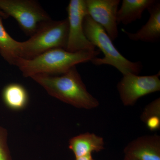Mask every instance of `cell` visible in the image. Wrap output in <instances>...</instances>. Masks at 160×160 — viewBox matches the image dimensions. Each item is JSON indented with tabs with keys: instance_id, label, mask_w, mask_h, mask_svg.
<instances>
[{
	"instance_id": "cell-1",
	"label": "cell",
	"mask_w": 160,
	"mask_h": 160,
	"mask_svg": "<svg viewBox=\"0 0 160 160\" xmlns=\"http://www.w3.org/2000/svg\"><path fill=\"white\" fill-rule=\"evenodd\" d=\"M100 54L99 49L71 52L62 48L50 49L33 58H19L17 66L25 77L37 74L60 75L80 63L91 61Z\"/></svg>"
},
{
	"instance_id": "cell-2",
	"label": "cell",
	"mask_w": 160,
	"mask_h": 160,
	"mask_svg": "<svg viewBox=\"0 0 160 160\" xmlns=\"http://www.w3.org/2000/svg\"><path fill=\"white\" fill-rule=\"evenodd\" d=\"M31 78L50 95L76 108L91 109L99 105L87 90L76 66L60 75L37 74Z\"/></svg>"
},
{
	"instance_id": "cell-3",
	"label": "cell",
	"mask_w": 160,
	"mask_h": 160,
	"mask_svg": "<svg viewBox=\"0 0 160 160\" xmlns=\"http://www.w3.org/2000/svg\"><path fill=\"white\" fill-rule=\"evenodd\" d=\"M83 28L86 38L104 54V57H96L90 61L93 65L113 66L123 75H138L142 71L143 66L141 62H132L124 57L115 47L112 40L102 27L88 14L84 18Z\"/></svg>"
},
{
	"instance_id": "cell-4",
	"label": "cell",
	"mask_w": 160,
	"mask_h": 160,
	"mask_svg": "<svg viewBox=\"0 0 160 160\" xmlns=\"http://www.w3.org/2000/svg\"><path fill=\"white\" fill-rule=\"evenodd\" d=\"M68 31L67 18L44 23L29 40L22 42L20 58L30 59L50 49H66Z\"/></svg>"
},
{
	"instance_id": "cell-5",
	"label": "cell",
	"mask_w": 160,
	"mask_h": 160,
	"mask_svg": "<svg viewBox=\"0 0 160 160\" xmlns=\"http://www.w3.org/2000/svg\"><path fill=\"white\" fill-rule=\"evenodd\" d=\"M0 9L9 17L14 18L26 34L30 37L44 23L51 20L33 0H0Z\"/></svg>"
},
{
	"instance_id": "cell-6",
	"label": "cell",
	"mask_w": 160,
	"mask_h": 160,
	"mask_svg": "<svg viewBox=\"0 0 160 160\" xmlns=\"http://www.w3.org/2000/svg\"><path fill=\"white\" fill-rule=\"evenodd\" d=\"M160 72L150 76L127 73L117 85L120 99L124 106H133L140 98L160 90Z\"/></svg>"
},
{
	"instance_id": "cell-7",
	"label": "cell",
	"mask_w": 160,
	"mask_h": 160,
	"mask_svg": "<svg viewBox=\"0 0 160 160\" xmlns=\"http://www.w3.org/2000/svg\"><path fill=\"white\" fill-rule=\"evenodd\" d=\"M67 11L69 31L66 50L71 52L95 50V46L86 38L83 28L84 18L88 14L85 0H71Z\"/></svg>"
},
{
	"instance_id": "cell-8",
	"label": "cell",
	"mask_w": 160,
	"mask_h": 160,
	"mask_svg": "<svg viewBox=\"0 0 160 160\" xmlns=\"http://www.w3.org/2000/svg\"><path fill=\"white\" fill-rule=\"evenodd\" d=\"M88 14L112 41L118 36L117 15L120 0H86Z\"/></svg>"
},
{
	"instance_id": "cell-9",
	"label": "cell",
	"mask_w": 160,
	"mask_h": 160,
	"mask_svg": "<svg viewBox=\"0 0 160 160\" xmlns=\"http://www.w3.org/2000/svg\"><path fill=\"white\" fill-rule=\"evenodd\" d=\"M124 151L126 156L135 160H160V137L155 134L137 138Z\"/></svg>"
},
{
	"instance_id": "cell-10",
	"label": "cell",
	"mask_w": 160,
	"mask_h": 160,
	"mask_svg": "<svg viewBox=\"0 0 160 160\" xmlns=\"http://www.w3.org/2000/svg\"><path fill=\"white\" fill-rule=\"evenodd\" d=\"M150 17L148 22L134 33L129 32L124 29L122 31L127 35L129 39L154 43L160 39V2L156 1L147 9Z\"/></svg>"
},
{
	"instance_id": "cell-11",
	"label": "cell",
	"mask_w": 160,
	"mask_h": 160,
	"mask_svg": "<svg viewBox=\"0 0 160 160\" xmlns=\"http://www.w3.org/2000/svg\"><path fill=\"white\" fill-rule=\"evenodd\" d=\"M102 138L94 133H82L73 137L69 141V149L76 158L82 157L93 152H99L105 149Z\"/></svg>"
},
{
	"instance_id": "cell-12",
	"label": "cell",
	"mask_w": 160,
	"mask_h": 160,
	"mask_svg": "<svg viewBox=\"0 0 160 160\" xmlns=\"http://www.w3.org/2000/svg\"><path fill=\"white\" fill-rule=\"evenodd\" d=\"M155 0H123L118 9L117 20L118 25L131 24L142 17L143 12L156 2Z\"/></svg>"
},
{
	"instance_id": "cell-13",
	"label": "cell",
	"mask_w": 160,
	"mask_h": 160,
	"mask_svg": "<svg viewBox=\"0 0 160 160\" xmlns=\"http://www.w3.org/2000/svg\"><path fill=\"white\" fill-rule=\"evenodd\" d=\"M2 98L6 107L13 111H20L28 105L29 96L26 88L18 83H10L4 87Z\"/></svg>"
},
{
	"instance_id": "cell-14",
	"label": "cell",
	"mask_w": 160,
	"mask_h": 160,
	"mask_svg": "<svg viewBox=\"0 0 160 160\" xmlns=\"http://www.w3.org/2000/svg\"><path fill=\"white\" fill-rule=\"evenodd\" d=\"M22 42L14 40L6 31L0 17V54L7 62L14 65L20 58Z\"/></svg>"
},
{
	"instance_id": "cell-15",
	"label": "cell",
	"mask_w": 160,
	"mask_h": 160,
	"mask_svg": "<svg viewBox=\"0 0 160 160\" xmlns=\"http://www.w3.org/2000/svg\"><path fill=\"white\" fill-rule=\"evenodd\" d=\"M140 118L150 131H156L160 129V98H158L146 106Z\"/></svg>"
},
{
	"instance_id": "cell-16",
	"label": "cell",
	"mask_w": 160,
	"mask_h": 160,
	"mask_svg": "<svg viewBox=\"0 0 160 160\" xmlns=\"http://www.w3.org/2000/svg\"><path fill=\"white\" fill-rule=\"evenodd\" d=\"M8 132L0 126V160H12L7 143Z\"/></svg>"
},
{
	"instance_id": "cell-17",
	"label": "cell",
	"mask_w": 160,
	"mask_h": 160,
	"mask_svg": "<svg viewBox=\"0 0 160 160\" xmlns=\"http://www.w3.org/2000/svg\"><path fill=\"white\" fill-rule=\"evenodd\" d=\"M75 160H94V159L92 158V154H89L82 157L76 158Z\"/></svg>"
},
{
	"instance_id": "cell-18",
	"label": "cell",
	"mask_w": 160,
	"mask_h": 160,
	"mask_svg": "<svg viewBox=\"0 0 160 160\" xmlns=\"http://www.w3.org/2000/svg\"><path fill=\"white\" fill-rule=\"evenodd\" d=\"M0 17L2 18V19H6L9 18V17L0 9Z\"/></svg>"
},
{
	"instance_id": "cell-19",
	"label": "cell",
	"mask_w": 160,
	"mask_h": 160,
	"mask_svg": "<svg viewBox=\"0 0 160 160\" xmlns=\"http://www.w3.org/2000/svg\"><path fill=\"white\" fill-rule=\"evenodd\" d=\"M123 160H135L131 158L128 157L126 156H125V158H124V159Z\"/></svg>"
}]
</instances>
